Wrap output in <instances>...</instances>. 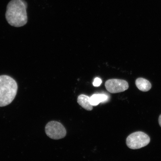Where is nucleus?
Masks as SVG:
<instances>
[{"label":"nucleus","instance_id":"obj_1","mask_svg":"<svg viewBox=\"0 0 161 161\" xmlns=\"http://www.w3.org/2000/svg\"><path fill=\"white\" fill-rule=\"evenodd\" d=\"M27 3L25 0H12L8 4L6 19L9 25L16 27H22L27 23Z\"/></svg>","mask_w":161,"mask_h":161},{"label":"nucleus","instance_id":"obj_2","mask_svg":"<svg viewBox=\"0 0 161 161\" xmlns=\"http://www.w3.org/2000/svg\"><path fill=\"white\" fill-rule=\"evenodd\" d=\"M17 82L8 75H0V107L9 105L17 95Z\"/></svg>","mask_w":161,"mask_h":161},{"label":"nucleus","instance_id":"obj_3","mask_svg":"<svg viewBox=\"0 0 161 161\" xmlns=\"http://www.w3.org/2000/svg\"><path fill=\"white\" fill-rule=\"evenodd\" d=\"M150 142V137L141 131L133 133L127 138L126 144L128 148L133 150L138 149L147 145Z\"/></svg>","mask_w":161,"mask_h":161},{"label":"nucleus","instance_id":"obj_4","mask_svg":"<svg viewBox=\"0 0 161 161\" xmlns=\"http://www.w3.org/2000/svg\"><path fill=\"white\" fill-rule=\"evenodd\" d=\"M45 132L49 137L55 140L63 138L66 135L65 127L60 123L56 121H52L46 124Z\"/></svg>","mask_w":161,"mask_h":161},{"label":"nucleus","instance_id":"obj_5","mask_svg":"<svg viewBox=\"0 0 161 161\" xmlns=\"http://www.w3.org/2000/svg\"><path fill=\"white\" fill-rule=\"evenodd\" d=\"M105 86L108 91L113 94L124 92L129 88L128 82L120 79L108 80L106 82Z\"/></svg>","mask_w":161,"mask_h":161},{"label":"nucleus","instance_id":"obj_6","mask_svg":"<svg viewBox=\"0 0 161 161\" xmlns=\"http://www.w3.org/2000/svg\"><path fill=\"white\" fill-rule=\"evenodd\" d=\"M77 102L80 106L88 111H91L93 109L92 106L90 103L89 96L81 94L78 97Z\"/></svg>","mask_w":161,"mask_h":161},{"label":"nucleus","instance_id":"obj_7","mask_svg":"<svg viewBox=\"0 0 161 161\" xmlns=\"http://www.w3.org/2000/svg\"><path fill=\"white\" fill-rule=\"evenodd\" d=\"M137 87L141 91L147 92L152 88V84L148 80L142 78H138L136 81Z\"/></svg>","mask_w":161,"mask_h":161},{"label":"nucleus","instance_id":"obj_8","mask_svg":"<svg viewBox=\"0 0 161 161\" xmlns=\"http://www.w3.org/2000/svg\"><path fill=\"white\" fill-rule=\"evenodd\" d=\"M107 96L104 94H95L90 97V103L92 106H97L100 103L106 101Z\"/></svg>","mask_w":161,"mask_h":161},{"label":"nucleus","instance_id":"obj_9","mask_svg":"<svg viewBox=\"0 0 161 161\" xmlns=\"http://www.w3.org/2000/svg\"><path fill=\"white\" fill-rule=\"evenodd\" d=\"M102 83V80L100 78L98 77L94 79L93 82V85L95 86H99Z\"/></svg>","mask_w":161,"mask_h":161},{"label":"nucleus","instance_id":"obj_10","mask_svg":"<svg viewBox=\"0 0 161 161\" xmlns=\"http://www.w3.org/2000/svg\"><path fill=\"white\" fill-rule=\"evenodd\" d=\"M158 122H159V125L161 127V114L160 115L159 117Z\"/></svg>","mask_w":161,"mask_h":161}]
</instances>
